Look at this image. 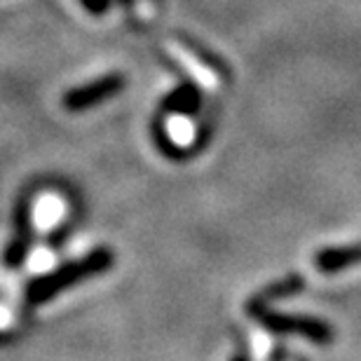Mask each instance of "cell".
Returning <instances> with one entry per match:
<instances>
[{
	"label": "cell",
	"mask_w": 361,
	"mask_h": 361,
	"mask_svg": "<svg viewBox=\"0 0 361 361\" xmlns=\"http://www.w3.org/2000/svg\"><path fill=\"white\" fill-rule=\"evenodd\" d=\"M254 317L263 329L272 331V334H279V336L298 334V336H305L307 341H312L317 345L334 343V329H331L324 319H317V317L281 314V312H272L268 307L258 310Z\"/></svg>",
	"instance_id": "obj_2"
},
{
	"label": "cell",
	"mask_w": 361,
	"mask_h": 361,
	"mask_svg": "<svg viewBox=\"0 0 361 361\" xmlns=\"http://www.w3.org/2000/svg\"><path fill=\"white\" fill-rule=\"evenodd\" d=\"M178 42L183 45L188 52H190L192 56H197V59L202 63H207L209 68L214 71V73H219V75H230V68L223 63L219 56H214L212 52H207L204 47L200 45V42H195V38H188V35H178Z\"/></svg>",
	"instance_id": "obj_8"
},
{
	"label": "cell",
	"mask_w": 361,
	"mask_h": 361,
	"mask_svg": "<svg viewBox=\"0 0 361 361\" xmlns=\"http://www.w3.org/2000/svg\"><path fill=\"white\" fill-rule=\"evenodd\" d=\"M113 251L106 247H99L90 251L85 258H78V261H71L66 265H61L59 270L42 274V277H35L31 284L26 286V302L28 305H42L49 298L59 295L63 291H68L71 286L80 284V281L97 277V274H104L113 268Z\"/></svg>",
	"instance_id": "obj_1"
},
{
	"label": "cell",
	"mask_w": 361,
	"mask_h": 361,
	"mask_svg": "<svg viewBox=\"0 0 361 361\" xmlns=\"http://www.w3.org/2000/svg\"><path fill=\"white\" fill-rule=\"evenodd\" d=\"M202 106V94L195 82H180L171 90L162 101V113H180V115H197Z\"/></svg>",
	"instance_id": "obj_7"
},
{
	"label": "cell",
	"mask_w": 361,
	"mask_h": 361,
	"mask_svg": "<svg viewBox=\"0 0 361 361\" xmlns=\"http://www.w3.org/2000/svg\"><path fill=\"white\" fill-rule=\"evenodd\" d=\"M302 288H305V279L300 277V274H288V277L284 279H277V281H272V284H268L263 288V291H258L254 298L249 300V314L254 317L258 310H263V307H268L272 300H279V298H288V295H295V293H300Z\"/></svg>",
	"instance_id": "obj_5"
},
{
	"label": "cell",
	"mask_w": 361,
	"mask_h": 361,
	"mask_svg": "<svg viewBox=\"0 0 361 361\" xmlns=\"http://www.w3.org/2000/svg\"><path fill=\"white\" fill-rule=\"evenodd\" d=\"M31 240H33V228H31V207L28 202L19 204V214H17V235L10 242V247L5 249L3 261L7 268H17V265L24 261L28 249H31Z\"/></svg>",
	"instance_id": "obj_4"
},
{
	"label": "cell",
	"mask_w": 361,
	"mask_h": 361,
	"mask_svg": "<svg viewBox=\"0 0 361 361\" xmlns=\"http://www.w3.org/2000/svg\"><path fill=\"white\" fill-rule=\"evenodd\" d=\"M80 5L92 14H106L111 7V0H80Z\"/></svg>",
	"instance_id": "obj_9"
},
{
	"label": "cell",
	"mask_w": 361,
	"mask_h": 361,
	"mask_svg": "<svg viewBox=\"0 0 361 361\" xmlns=\"http://www.w3.org/2000/svg\"><path fill=\"white\" fill-rule=\"evenodd\" d=\"M127 85V78L125 73H108L104 78H99V80H92L87 85H82V87H75L66 92V97H63V108L66 111H87V108H94L99 104H104L115 94H120L125 90Z\"/></svg>",
	"instance_id": "obj_3"
},
{
	"label": "cell",
	"mask_w": 361,
	"mask_h": 361,
	"mask_svg": "<svg viewBox=\"0 0 361 361\" xmlns=\"http://www.w3.org/2000/svg\"><path fill=\"white\" fill-rule=\"evenodd\" d=\"M361 263V244H350V247L324 249L314 256V268L324 274H334L350 270Z\"/></svg>",
	"instance_id": "obj_6"
},
{
	"label": "cell",
	"mask_w": 361,
	"mask_h": 361,
	"mask_svg": "<svg viewBox=\"0 0 361 361\" xmlns=\"http://www.w3.org/2000/svg\"><path fill=\"white\" fill-rule=\"evenodd\" d=\"M230 361H249V359H247V357H242V355H237V357H233Z\"/></svg>",
	"instance_id": "obj_10"
}]
</instances>
